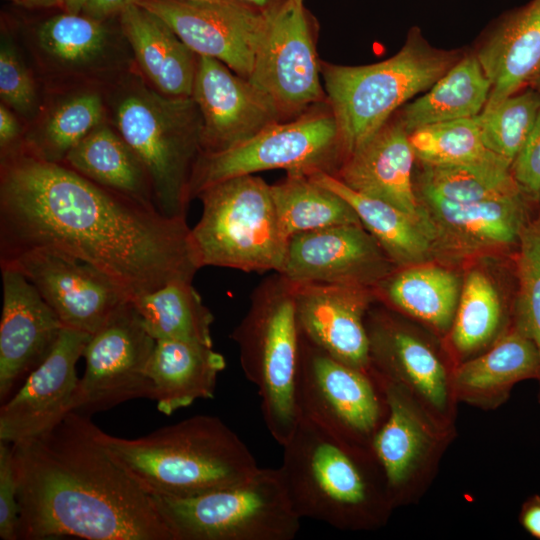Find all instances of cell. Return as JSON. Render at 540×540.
<instances>
[{
  "instance_id": "49",
  "label": "cell",
  "mask_w": 540,
  "mask_h": 540,
  "mask_svg": "<svg viewBox=\"0 0 540 540\" xmlns=\"http://www.w3.org/2000/svg\"><path fill=\"white\" fill-rule=\"evenodd\" d=\"M87 0H63V6L68 13L78 14L84 10Z\"/></svg>"
},
{
  "instance_id": "24",
  "label": "cell",
  "mask_w": 540,
  "mask_h": 540,
  "mask_svg": "<svg viewBox=\"0 0 540 540\" xmlns=\"http://www.w3.org/2000/svg\"><path fill=\"white\" fill-rule=\"evenodd\" d=\"M481 43L475 54L491 83L490 109L540 77V0L504 13Z\"/></svg>"
},
{
  "instance_id": "46",
  "label": "cell",
  "mask_w": 540,
  "mask_h": 540,
  "mask_svg": "<svg viewBox=\"0 0 540 540\" xmlns=\"http://www.w3.org/2000/svg\"><path fill=\"white\" fill-rule=\"evenodd\" d=\"M134 0H87L84 10L90 17L99 20L122 11Z\"/></svg>"
},
{
  "instance_id": "21",
  "label": "cell",
  "mask_w": 540,
  "mask_h": 540,
  "mask_svg": "<svg viewBox=\"0 0 540 540\" xmlns=\"http://www.w3.org/2000/svg\"><path fill=\"white\" fill-rule=\"evenodd\" d=\"M372 289L347 284H294L300 335L337 360L371 371L366 316L373 301Z\"/></svg>"
},
{
  "instance_id": "15",
  "label": "cell",
  "mask_w": 540,
  "mask_h": 540,
  "mask_svg": "<svg viewBox=\"0 0 540 540\" xmlns=\"http://www.w3.org/2000/svg\"><path fill=\"white\" fill-rule=\"evenodd\" d=\"M0 264L19 270L34 285L64 327L90 335L130 300L108 275L58 250L32 249Z\"/></svg>"
},
{
  "instance_id": "30",
  "label": "cell",
  "mask_w": 540,
  "mask_h": 540,
  "mask_svg": "<svg viewBox=\"0 0 540 540\" xmlns=\"http://www.w3.org/2000/svg\"><path fill=\"white\" fill-rule=\"evenodd\" d=\"M491 83L476 54L457 61L423 96L405 104L396 119L407 133L435 123L474 118L489 99Z\"/></svg>"
},
{
  "instance_id": "29",
  "label": "cell",
  "mask_w": 540,
  "mask_h": 540,
  "mask_svg": "<svg viewBox=\"0 0 540 540\" xmlns=\"http://www.w3.org/2000/svg\"><path fill=\"white\" fill-rule=\"evenodd\" d=\"M309 176L349 203L393 263L402 267L417 265L431 255L436 236L428 216H411L387 202L352 190L333 175L317 172Z\"/></svg>"
},
{
  "instance_id": "14",
  "label": "cell",
  "mask_w": 540,
  "mask_h": 540,
  "mask_svg": "<svg viewBox=\"0 0 540 540\" xmlns=\"http://www.w3.org/2000/svg\"><path fill=\"white\" fill-rule=\"evenodd\" d=\"M320 75L321 64L303 2L284 0L268 10L249 81L287 120L323 102L326 94Z\"/></svg>"
},
{
  "instance_id": "38",
  "label": "cell",
  "mask_w": 540,
  "mask_h": 540,
  "mask_svg": "<svg viewBox=\"0 0 540 540\" xmlns=\"http://www.w3.org/2000/svg\"><path fill=\"white\" fill-rule=\"evenodd\" d=\"M540 112V93L523 89L475 117L486 147L512 164Z\"/></svg>"
},
{
  "instance_id": "41",
  "label": "cell",
  "mask_w": 540,
  "mask_h": 540,
  "mask_svg": "<svg viewBox=\"0 0 540 540\" xmlns=\"http://www.w3.org/2000/svg\"><path fill=\"white\" fill-rule=\"evenodd\" d=\"M41 47L68 64H79L97 56L104 48L106 31L92 17L67 13L54 16L38 30Z\"/></svg>"
},
{
  "instance_id": "45",
  "label": "cell",
  "mask_w": 540,
  "mask_h": 540,
  "mask_svg": "<svg viewBox=\"0 0 540 540\" xmlns=\"http://www.w3.org/2000/svg\"><path fill=\"white\" fill-rule=\"evenodd\" d=\"M519 521L530 535L540 539V495H533L523 503Z\"/></svg>"
},
{
  "instance_id": "28",
  "label": "cell",
  "mask_w": 540,
  "mask_h": 540,
  "mask_svg": "<svg viewBox=\"0 0 540 540\" xmlns=\"http://www.w3.org/2000/svg\"><path fill=\"white\" fill-rule=\"evenodd\" d=\"M121 25L142 71L159 93L191 97L197 54L171 27L134 1L121 11Z\"/></svg>"
},
{
  "instance_id": "44",
  "label": "cell",
  "mask_w": 540,
  "mask_h": 540,
  "mask_svg": "<svg viewBox=\"0 0 540 540\" xmlns=\"http://www.w3.org/2000/svg\"><path fill=\"white\" fill-rule=\"evenodd\" d=\"M511 174L523 195L540 203V112L532 131L511 164Z\"/></svg>"
},
{
  "instance_id": "12",
  "label": "cell",
  "mask_w": 540,
  "mask_h": 540,
  "mask_svg": "<svg viewBox=\"0 0 540 540\" xmlns=\"http://www.w3.org/2000/svg\"><path fill=\"white\" fill-rule=\"evenodd\" d=\"M372 373L387 403V415L371 442L393 508L415 502L437 472L455 436L402 386Z\"/></svg>"
},
{
  "instance_id": "8",
  "label": "cell",
  "mask_w": 540,
  "mask_h": 540,
  "mask_svg": "<svg viewBox=\"0 0 540 540\" xmlns=\"http://www.w3.org/2000/svg\"><path fill=\"white\" fill-rule=\"evenodd\" d=\"M117 125L149 176L156 209L186 218L192 172L203 151V121L193 98L138 91L118 107Z\"/></svg>"
},
{
  "instance_id": "7",
  "label": "cell",
  "mask_w": 540,
  "mask_h": 540,
  "mask_svg": "<svg viewBox=\"0 0 540 540\" xmlns=\"http://www.w3.org/2000/svg\"><path fill=\"white\" fill-rule=\"evenodd\" d=\"M197 198L202 214L190 240L200 268L281 271L288 239L268 183L254 174L236 176L206 187Z\"/></svg>"
},
{
  "instance_id": "42",
  "label": "cell",
  "mask_w": 540,
  "mask_h": 540,
  "mask_svg": "<svg viewBox=\"0 0 540 540\" xmlns=\"http://www.w3.org/2000/svg\"><path fill=\"white\" fill-rule=\"evenodd\" d=\"M0 95L4 103L21 113L29 112L35 103L32 78L9 45H2L0 51Z\"/></svg>"
},
{
  "instance_id": "37",
  "label": "cell",
  "mask_w": 540,
  "mask_h": 540,
  "mask_svg": "<svg viewBox=\"0 0 540 540\" xmlns=\"http://www.w3.org/2000/svg\"><path fill=\"white\" fill-rule=\"evenodd\" d=\"M419 186L421 196L458 203L497 200L523 194L511 171L465 166L423 164Z\"/></svg>"
},
{
  "instance_id": "36",
  "label": "cell",
  "mask_w": 540,
  "mask_h": 540,
  "mask_svg": "<svg viewBox=\"0 0 540 540\" xmlns=\"http://www.w3.org/2000/svg\"><path fill=\"white\" fill-rule=\"evenodd\" d=\"M503 307L491 280L481 271H471L464 282L449 331L457 364L486 348L501 334Z\"/></svg>"
},
{
  "instance_id": "26",
  "label": "cell",
  "mask_w": 540,
  "mask_h": 540,
  "mask_svg": "<svg viewBox=\"0 0 540 540\" xmlns=\"http://www.w3.org/2000/svg\"><path fill=\"white\" fill-rule=\"evenodd\" d=\"M226 367L213 346L182 340H156L149 365L151 400L171 415L199 399H213L217 377Z\"/></svg>"
},
{
  "instance_id": "22",
  "label": "cell",
  "mask_w": 540,
  "mask_h": 540,
  "mask_svg": "<svg viewBox=\"0 0 540 540\" xmlns=\"http://www.w3.org/2000/svg\"><path fill=\"white\" fill-rule=\"evenodd\" d=\"M0 399L51 351L64 326L34 285L17 269L1 266Z\"/></svg>"
},
{
  "instance_id": "23",
  "label": "cell",
  "mask_w": 540,
  "mask_h": 540,
  "mask_svg": "<svg viewBox=\"0 0 540 540\" xmlns=\"http://www.w3.org/2000/svg\"><path fill=\"white\" fill-rule=\"evenodd\" d=\"M415 157L409 134L396 118L390 119L344 159L335 177L356 192L423 219L427 214L412 182Z\"/></svg>"
},
{
  "instance_id": "51",
  "label": "cell",
  "mask_w": 540,
  "mask_h": 540,
  "mask_svg": "<svg viewBox=\"0 0 540 540\" xmlns=\"http://www.w3.org/2000/svg\"><path fill=\"white\" fill-rule=\"evenodd\" d=\"M532 87L540 93V77L532 83Z\"/></svg>"
},
{
  "instance_id": "17",
  "label": "cell",
  "mask_w": 540,
  "mask_h": 540,
  "mask_svg": "<svg viewBox=\"0 0 540 540\" xmlns=\"http://www.w3.org/2000/svg\"><path fill=\"white\" fill-rule=\"evenodd\" d=\"M366 328L371 369L412 394L439 422L455 428V366L406 324L383 312L368 311Z\"/></svg>"
},
{
  "instance_id": "6",
  "label": "cell",
  "mask_w": 540,
  "mask_h": 540,
  "mask_svg": "<svg viewBox=\"0 0 540 540\" xmlns=\"http://www.w3.org/2000/svg\"><path fill=\"white\" fill-rule=\"evenodd\" d=\"M230 337L238 345L245 377L257 387L265 425L283 446L299 421L296 380L300 332L294 284L277 272L261 281Z\"/></svg>"
},
{
  "instance_id": "54",
  "label": "cell",
  "mask_w": 540,
  "mask_h": 540,
  "mask_svg": "<svg viewBox=\"0 0 540 540\" xmlns=\"http://www.w3.org/2000/svg\"><path fill=\"white\" fill-rule=\"evenodd\" d=\"M296 1L303 2V0H296Z\"/></svg>"
},
{
  "instance_id": "53",
  "label": "cell",
  "mask_w": 540,
  "mask_h": 540,
  "mask_svg": "<svg viewBox=\"0 0 540 540\" xmlns=\"http://www.w3.org/2000/svg\"><path fill=\"white\" fill-rule=\"evenodd\" d=\"M205 1H223V0H205Z\"/></svg>"
},
{
  "instance_id": "2",
  "label": "cell",
  "mask_w": 540,
  "mask_h": 540,
  "mask_svg": "<svg viewBox=\"0 0 540 540\" xmlns=\"http://www.w3.org/2000/svg\"><path fill=\"white\" fill-rule=\"evenodd\" d=\"M87 415L12 443L18 539L173 540L151 497L111 458Z\"/></svg>"
},
{
  "instance_id": "16",
  "label": "cell",
  "mask_w": 540,
  "mask_h": 540,
  "mask_svg": "<svg viewBox=\"0 0 540 540\" xmlns=\"http://www.w3.org/2000/svg\"><path fill=\"white\" fill-rule=\"evenodd\" d=\"M166 22L198 56L220 60L249 78L267 11L240 0H134Z\"/></svg>"
},
{
  "instance_id": "25",
  "label": "cell",
  "mask_w": 540,
  "mask_h": 540,
  "mask_svg": "<svg viewBox=\"0 0 540 540\" xmlns=\"http://www.w3.org/2000/svg\"><path fill=\"white\" fill-rule=\"evenodd\" d=\"M539 375L536 345L513 324L488 350L456 365L453 388L458 402L490 410L502 405L517 383Z\"/></svg>"
},
{
  "instance_id": "1",
  "label": "cell",
  "mask_w": 540,
  "mask_h": 540,
  "mask_svg": "<svg viewBox=\"0 0 540 540\" xmlns=\"http://www.w3.org/2000/svg\"><path fill=\"white\" fill-rule=\"evenodd\" d=\"M186 218L94 183L64 164L16 152L0 181V262L32 249L77 257L132 299L200 269Z\"/></svg>"
},
{
  "instance_id": "5",
  "label": "cell",
  "mask_w": 540,
  "mask_h": 540,
  "mask_svg": "<svg viewBox=\"0 0 540 540\" xmlns=\"http://www.w3.org/2000/svg\"><path fill=\"white\" fill-rule=\"evenodd\" d=\"M456 62V53L432 47L413 27L403 47L381 62L363 66L321 63L324 91L345 156L372 138L407 100L428 90Z\"/></svg>"
},
{
  "instance_id": "18",
  "label": "cell",
  "mask_w": 540,
  "mask_h": 540,
  "mask_svg": "<svg viewBox=\"0 0 540 540\" xmlns=\"http://www.w3.org/2000/svg\"><path fill=\"white\" fill-rule=\"evenodd\" d=\"M393 263L375 238L358 224L300 233L288 240L279 272L294 284H347L374 288Z\"/></svg>"
},
{
  "instance_id": "35",
  "label": "cell",
  "mask_w": 540,
  "mask_h": 540,
  "mask_svg": "<svg viewBox=\"0 0 540 540\" xmlns=\"http://www.w3.org/2000/svg\"><path fill=\"white\" fill-rule=\"evenodd\" d=\"M415 156L426 165L511 171V164L489 150L474 118L435 123L409 133Z\"/></svg>"
},
{
  "instance_id": "3",
  "label": "cell",
  "mask_w": 540,
  "mask_h": 540,
  "mask_svg": "<svg viewBox=\"0 0 540 540\" xmlns=\"http://www.w3.org/2000/svg\"><path fill=\"white\" fill-rule=\"evenodd\" d=\"M282 447L278 469L301 519L345 531L375 530L387 523L394 508L370 449L302 417Z\"/></svg>"
},
{
  "instance_id": "11",
  "label": "cell",
  "mask_w": 540,
  "mask_h": 540,
  "mask_svg": "<svg viewBox=\"0 0 540 540\" xmlns=\"http://www.w3.org/2000/svg\"><path fill=\"white\" fill-rule=\"evenodd\" d=\"M296 404L299 418L370 450L388 409L372 371L337 360L301 335Z\"/></svg>"
},
{
  "instance_id": "40",
  "label": "cell",
  "mask_w": 540,
  "mask_h": 540,
  "mask_svg": "<svg viewBox=\"0 0 540 540\" xmlns=\"http://www.w3.org/2000/svg\"><path fill=\"white\" fill-rule=\"evenodd\" d=\"M518 242L519 288L513 324L534 342L540 357V214L524 225ZM538 384L540 403V375Z\"/></svg>"
},
{
  "instance_id": "4",
  "label": "cell",
  "mask_w": 540,
  "mask_h": 540,
  "mask_svg": "<svg viewBox=\"0 0 540 540\" xmlns=\"http://www.w3.org/2000/svg\"><path fill=\"white\" fill-rule=\"evenodd\" d=\"M95 436L151 497L197 496L242 482L259 469L246 444L215 416L195 415L134 439L96 426Z\"/></svg>"
},
{
  "instance_id": "43",
  "label": "cell",
  "mask_w": 540,
  "mask_h": 540,
  "mask_svg": "<svg viewBox=\"0 0 540 540\" xmlns=\"http://www.w3.org/2000/svg\"><path fill=\"white\" fill-rule=\"evenodd\" d=\"M18 483L12 444L0 440V537L18 539Z\"/></svg>"
},
{
  "instance_id": "19",
  "label": "cell",
  "mask_w": 540,
  "mask_h": 540,
  "mask_svg": "<svg viewBox=\"0 0 540 540\" xmlns=\"http://www.w3.org/2000/svg\"><path fill=\"white\" fill-rule=\"evenodd\" d=\"M191 97L203 121L202 153L232 148L267 126L286 121L248 78L209 56H198Z\"/></svg>"
},
{
  "instance_id": "48",
  "label": "cell",
  "mask_w": 540,
  "mask_h": 540,
  "mask_svg": "<svg viewBox=\"0 0 540 540\" xmlns=\"http://www.w3.org/2000/svg\"><path fill=\"white\" fill-rule=\"evenodd\" d=\"M240 1L264 12L272 9L277 4H279V3H276V0H240Z\"/></svg>"
},
{
  "instance_id": "47",
  "label": "cell",
  "mask_w": 540,
  "mask_h": 540,
  "mask_svg": "<svg viewBox=\"0 0 540 540\" xmlns=\"http://www.w3.org/2000/svg\"><path fill=\"white\" fill-rule=\"evenodd\" d=\"M19 134V126L12 113L3 105L0 106V145L6 149Z\"/></svg>"
},
{
  "instance_id": "10",
  "label": "cell",
  "mask_w": 540,
  "mask_h": 540,
  "mask_svg": "<svg viewBox=\"0 0 540 540\" xmlns=\"http://www.w3.org/2000/svg\"><path fill=\"white\" fill-rule=\"evenodd\" d=\"M345 157L330 108L317 105L295 119L267 126L232 148L201 153L190 180V200L212 184L265 170L335 176Z\"/></svg>"
},
{
  "instance_id": "50",
  "label": "cell",
  "mask_w": 540,
  "mask_h": 540,
  "mask_svg": "<svg viewBox=\"0 0 540 540\" xmlns=\"http://www.w3.org/2000/svg\"><path fill=\"white\" fill-rule=\"evenodd\" d=\"M30 7H55L63 5V0H23Z\"/></svg>"
},
{
  "instance_id": "32",
  "label": "cell",
  "mask_w": 540,
  "mask_h": 540,
  "mask_svg": "<svg viewBox=\"0 0 540 540\" xmlns=\"http://www.w3.org/2000/svg\"><path fill=\"white\" fill-rule=\"evenodd\" d=\"M374 288L396 309L439 333L450 331L461 292L452 272L421 263L388 274Z\"/></svg>"
},
{
  "instance_id": "33",
  "label": "cell",
  "mask_w": 540,
  "mask_h": 540,
  "mask_svg": "<svg viewBox=\"0 0 540 540\" xmlns=\"http://www.w3.org/2000/svg\"><path fill=\"white\" fill-rule=\"evenodd\" d=\"M270 190L280 229L288 240L327 227L362 225L345 199L307 174L287 173Z\"/></svg>"
},
{
  "instance_id": "27",
  "label": "cell",
  "mask_w": 540,
  "mask_h": 540,
  "mask_svg": "<svg viewBox=\"0 0 540 540\" xmlns=\"http://www.w3.org/2000/svg\"><path fill=\"white\" fill-rule=\"evenodd\" d=\"M523 194L487 201L458 203L421 196L436 239L444 238L462 249L504 246L519 240L527 223Z\"/></svg>"
},
{
  "instance_id": "34",
  "label": "cell",
  "mask_w": 540,
  "mask_h": 540,
  "mask_svg": "<svg viewBox=\"0 0 540 540\" xmlns=\"http://www.w3.org/2000/svg\"><path fill=\"white\" fill-rule=\"evenodd\" d=\"M130 300L155 340H182L213 346L214 316L191 281H171Z\"/></svg>"
},
{
  "instance_id": "52",
  "label": "cell",
  "mask_w": 540,
  "mask_h": 540,
  "mask_svg": "<svg viewBox=\"0 0 540 540\" xmlns=\"http://www.w3.org/2000/svg\"><path fill=\"white\" fill-rule=\"evenodd\" d=\"M10 1H14V2H22V3H23V0H10Z\"/></svg>"
},
{
  "instance_id": "39",
  "label": "cell",
  "mask_w": 540,
  "mask_h": 540,
  "mask_svg": "<svg viewBox=\"0 0 540 540\" xmlns=\"http://www.w3.org/2000/svg\"><path fill=\"white\" fill-rule=\"evenodd\" d=\"M102 113V101L96 94L70 99L55 110L42 139L25 153L50 162H63L67 153L97 127Z\"/></svg>"
},
{
  "instance_id": "13",
  "label": "cell",
  "mask_w": 540,
  "mask_h": 540,
  "mask_svg": "<svg viewBox=\"0 0 540 540\" xmlns=\"http://www.w3.org/2000/svg\"><path fill=\"white\" fill-rule=\"evenodd\" d=\"M155 343L131 300L126 301L90 336L71 411L88 416L129 400L151 399L147 371Z\"/></svg>"
},
{
  "instance_id": "9",
  "label": "cell",
  "mask_w": 540,
  "mask_h": 540,
  "mask_svg": "<svg viewBox=\"0 0 540 540\" xmlns=\"http://www.w3.org/2000/svg\"><path fill=\"white\" fill-rule=\"evenodd\" d=\"M151 499L173 540H292L300 529L278 468L193 497Z\"/></svg>"
},
{
  "instance_id": "20",
  "label": "cell",
  "mask_w": 540,
  "mask_h": 540,
  "mask_svg": "<svg viewBox=\"0 0 540 540\" xmlns=\"http://www.w3.org/2000/svg\"><path fill=\"white\" fill-rule=\"evenodd\" d=\"M90 334L64 327L47 356L0 409V440L8 443L39 436L69 412L79 378L76 364Z\"/></svg>"
},
{
  "instance_id": "31",
  "label": "cell",
  "mask_w": 540,
  "mask_h": 540,
  "mask_svg": "<svg viewBox=\"0 0 540 540\" xmlns=\"http://www.w3.org/2000/svg\"><path fill=\"white\" fill-rule=\"evenodd\" d=\"M63 163L98 185L155 207L143 164L124 139L107 127L93 129L67 153Z\"/></svg>"
}]
</instances>
